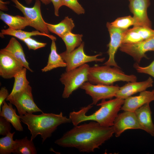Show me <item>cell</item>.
<instances>
[{
    "label": "cell",
    "instance_id": "6da1fadb",
    "mask_svg": "<svg viewBox=\"0 0 154 154\" xmlns=\"http://www.w3.org/2000/svg\"><path fill=\"white\" fill-rule=\"evenodd\" d=\"M114 133L113 126H103L93 121L74 126L55 143L63 147H74L80 152L90 153L99 148Z\"/></svg>",
    "mask_w": 154,
    "mask_h": 154
},
{
    "label": "cell",
    "instance_id": "7a4b0ae2",
    "mask_svg": "<svg viewBox=\"0 0 154 154\" xmlns=\"http://www.w3.org/2000/svg\"><path fill=\"white\" fill-rule=\"evenodd\" d=\"M124 100L117 98L107 101L102 100L97 104L100 106V108L93 114L88 116L86 115L93 106L91 104L81 108L78 111L70 112L69 118L74 126L77 125L82 122L90 120L96 121L103 126L112 127L119 112L121 110Z\"/></svg>",
    "mask_w": 154,
    "mask_h": 154
},
{
    "label": "cell",
    "instance_id": "3957f363",
    "mask_svg": "<svg viewBox=\"0 0 154 154\" xmlns=\"http://www.w3.org/2000/svg\"><path fill=\"white\" fill-rule=\"evenodd\" d=\"M21 120L28 126L31 134V140L33 141L40 135L43 143L49 137L60 125L71 122L69 118L64 116L62 112L59 114L44 113L39 115L27 113L19 115Z\"/></svg>",
    "mask_w": 154,
    "mask_h": 154
},
{
    "label": "cell",
    "instance_id": "277c9868",
    "mask_svg": "<svg viewBox=\"0 0 154 154\" xmlns=\"http://www.w3.org/2000/svg\"><path fill=\"white\" fill-rule=\"evenodd\" d=\"M104 65L90 67L88 75V82L93 84L110 85L118 81L129 82L137 80L136 76L125 74L120 68L111 67Z\"/></svg>",
    "mask_w": 154,
    "mask_h": 154
},
{
    "label": "cell",
    "instance_id": "5b68a950",
    "mask_svg": "<svg viewBox=\"0 0 154 154\" xmlns=\"http://www.w3.org/2000/svg\"><path fill=\"white\" fill-rule=\"evenodd\" d=\"M90 66L85 64L80 66L63 73L60 80L64 87L62 96L68 98L74 91L84 82L88 81V75Z\"/></svg>",
    "mask_w": 154,
    "mask_h": 154
},
{
    "label": "cell",
    "instance_id": "8992f818",
    "mask_svg": "<svg viewBox=\"0 0 154 154\" xmlns=\"http://www.w3.org/2000/svg\"><path fill=\"white\" fill-rule=\"evenodd\" d=\"M31 86L29 85L24 89L12 95H9L6 100L16 107L19 115L42 111L35 103Z\"/></svg>",
    "mask_w": 154,
    "mask_h": 154
},
{
    "label": "cell",
    "instance_id": "52a82bcc",
    "mask_svg": "<svg viewBox=\"0 0 154 154\" xmlns=\"http://www.w3.org/2000/svg\"><path fill=\"white\" fill-rule=\"evenodd\" d=\"M15 4V7L19 10L30 23L29 26L32 27L42 33L49 34L46 23L43 19L41 11L40 0H35L33 6L31 7L25 6L18 0H11Z\"/></svg>",
    "mask_w": 154,
    "mask_h": 154
},
{
    "label": "cell",
    "instance_id": "ba28073f",
    "mask_svg": "<svg viewBox=\"0 0 154 154\" xmlns=\"http://www.w3.org/2000/svg\"><path fill=\"white\" fill-rule=\"evenodd\" d=\"M84 43L82 42L78 48L70 52L66 51L60 54L66 64V71L76 68L80 66L90 62L95 61L102 62L105 58H99L101 55L100 53L94 56L86 54L84 51Z\"/></svg>",
    "mask_w": 154,
    "mask_h": 154
},
{
    "label": "cell",
    "instance_id": "9c48e42d",
    "mask_svg": "<svg viewBox=\"0 0 154 154\" xmlns=\"http://www.w3.org/2000/svg\"><path fill=\"white\" fill-rule=\"evenodd\" d=\"M119 87L117 85H106L93 84L88 81L84 83L80 88L85 90L86 93L92 98V105H96L100 100L111 99L116 97Z\"/></svg>",
    "mask_w": 154,
    "mask_h": 154
},
{
    "label": "cell",
    "instance_id": "30bf717a",
    "mask_svg": "<svg viewBox=\"0 0 154 154\" xmlns=\"http://www.w3.org/2000/svg\"><path fill=\"white\" fill-rule=\"evenodd\" d=\"M119 49L132 57L136 62L139 63L143 58H148L146 52L154 51V36L136 43H122Z\"/></svg>",
    "mask_w": 154,
    "mask_h": 154
},
{
    "label": "cell",
    "instance_id": "8fae6325",
    "mask_svg": "<svg viewBox=\"0 0 154 154\" xmlns=\"http://www.w3.org/2000/svg\"><path fill=\"white\" fill-rule=\"evenodd\" d=\"M129 7L133 14V27L142 26L151 28L152 24L147 14L150 0H130Z\"/></svg>",
    "mask_w": 154,
    "mask_h": 154
},
{
    "label": "cell",
    "instance_id": "7c38bea8",
    "mask_svg": "<svg viewBox=\"0 0 154 154\" xmlns=\"http://www.w3.org/2000/svg\"><path fill=\"white\" fill-rule=\"evenodd\" d=\"M106 27L110 37V40L108 45L107 53L109 57L108 60L103 64L120 68L115 61V56L118 49L122 44L123 34L127 29L114 27L108 22L107 23Z\"/></svg>",
    "mask_w": 154,
    "mask_h": 154
},
{
    "label": "cell",
    "instance_id": "4fadbf2b",
    "mask_svg": "<svg viewBox=\"0 0 154 154\" xmlns=\"http://www.w3.org/2000/svg\"><path fill=\"white\" fill-rule=\"evenodd\" d=\"M24 67L8 52L2 49L0 50V76L5 79L14 78Z\"/></svg>",
    "mask_w": 154,
    "mask_h": 154
},
{
    "label": "cell",
    "instance_id": "5bb4252c",
    "mask_svg": "<svg viewBox=\"0 0 154 154\" xmlns=\"http://www.w3.org/2000/svg\"><path fill=\"white\" fill-rule=\"evenodd\" d=\"M113 127L116 137L120 136L127 129H141L134 112L131 111H124L118 114L114 120Z\"/></svg>",
    "mask_w": 154,
    "mask_h": 154
},
{
    "label": "cell",
    "instance_id": "9a60e30c",
    "mask_svg": "<svg viewBox=\"0 0 154 154\" xmlns=\"http://www.w3.org/2000/svg\"><path fill=\"white\" fill-rule=\"evenodd\" d=\"M154 101V90H145L136 96H130L124 100L121 110L123 111L134 112L145 104Z\"/></svg>",
    "mask_w": 154,
    "mask_h": 154
},
{
    "label": "cell",
    "instance_id": "2e32d148",
    "mask_svg": "<svg viewBox=\"0 0 154 154\" xmlns=\"http://www.w3.org/2000/svg\"><path fill=\"white\" fill-rule=\"evenodd\" d=\"M153 83V80L150 77L143 81L129 82L119 87L115 97L125 99L135 94L146 90L148 88L152 87Z\"/></svg>",
    "mask_w": 154,
    "mask_h": 154
},
{
    "label": "cell",
    "instance_id": "e0dca14e",
    "mask_svg": "<svg viewBox=\"0 0 154 154\" xmlns=\"http://www.w3.org/2000/svg\"><path fill=\"white\" fill-rule=\"evenodd\" d=\"M134 112L141 130L154 137V124L152 120L149 103L145 104L136 110Z\"/></svg>",
    "mask_w": 154,
    "mask_h": 154
},
{
    "label": "cell",
    "instance_id": "ac0fdd59",
    "mask_svg": "<svg viewBox=\"0 0 154 154\" xmlns=\"http://www.w3.org/2000/svg\"><path fill=\"white\" fill-rule=\"evenodd\" d=\"M3 49L21 63L24 67L31 72H33L29 67L22 46L15 38L12 37L7 45Z\"/></svg>",
    "mask_w": 154,
    "mask_h": 154
},
{
    "label": "cell",
    "instance_id": "d6986e66",
    "mask_svg": "<svg viewBox=\"0 0 154 154\" xmlns=\"http://www.w3.org/2000/svg\"><path fill=\"white\" fill-rule=\"evenodd\" d=\"M12 104L10 102L7 104L4 101L0 111V116L4 117L11 123L17 131H22L23 128L21 123L20 117L17 114L16 110L13 108Z\"/></svg>",
    "mask_w": 154,
    "mask_h": 154
},
{
    "label": "cell",
    "instance_id": "ffe728a7",
    "mask_svg": "<svg viewBox=\"0 0 154 154\" xmlns=\"http://www.w3.org/2000/svg\"><path fill=\"white\" fill-rule=\"evenodd\" d=\"M0 18L9 27V28L14 30H22L30 25L29 21L25 17L12 15L1 11Z\"/></svg>",
    "mask_w": 154,
    "mask_h": 154
},
{
    "label": "cell",
    "instance_id": "44dd1931",
    "mask_svg": "<svg viewBox=\"0 0 154 154\" xmlns=\"http://www.w3.org/2000/svg\"><path fill=\"white\" fill-rule=\"evenodd\" d=\"M50 52L47 64L41 69L42 72H46L58 67H66V64L57 51L55 40H52Z\"/></svg>",
    "mask_w": 154,
    "mask_h": 154
},
{
    "label": "cell",
    "instance_id": "7402d4cb",
    "mask_svg": "<svg viewBox=\"0 0 154 154\" xmlns=\"http://www.w3.org/2000/svg\"><path fill=\"white\" fill-rule=\"evenodd\" d=\"M47 27L50 32L54 33L62 38L67 34L72 32L75 27L72 19L66 17L59 23L52 24L47 23Z\"/></svg>",
    "mask_w": 154,
    "mask_h": 154
},
{
    "label": "cell",
    "instance_id": "603a6c76",
    "mask_svg": "<svg viewBox=\"0 0 154 154\" xmlns=\"http://www.w3.org/2000/svg\"><path fill=\"white\" fill-rule=\"evenodd\" d=\"M1 33L3 35L13 36L22 41L25 39L31 37V36L37 35L46 36L50 38L52 40L55 41L56 40V38L55 37L50 34L42 33L37 30L31 32H27L22 31V30H16L9 28L7 29H2Z\"/></svg>",
    "mask_w": 154,
    "mask_h": 154
},
{
    "label": "cell",
    "instance_id": "cb8c5ba5",
    "mask_svg": "<svg viewBox=\"0 0 154 154\" xmlns=\"http://www.w3.org/2000/svg\"><path fill=\"white\" fill-rule=\"evenodd\" d=\"M13 153L18 154H36L37 151L33 141L29 140L27 137L21 139H16Z\"/></svg>",
    "mask_w": 154,
    "mask_h": 154
},
{
    "label": "cell",
    "instance_id": "d4e9b609",
    "mask_svg": "<svg viewBox=\"0 0 154 154\" xmlns=\"http://www.w3.org/2000/svg\"><path fill=\"white\" fill-rule=\"evenodd\" d=\"M27 69L24 67L14 76V82L13 88L9 95H12L24 89L29 85L26 77Z\"/></svg>",
    "mask_w": 154,
    "mask_h": 154
},
{
    "label": "cell",
    "instance_id": "484cf974",
    "mask_svg": "<svg viewBox=\"0 0 154 154\" xmlns=\"http://www.w3.org/2000/svg\"><path fill=\"white\" fill-rule=\"evenodd\" d=\"M82 35L74 34L70 32L65 35L62 38L66 47L68 52H70L74 50L77 47H78L82 43Z\"/></svg>",
    "mask_w": 154,
    "mask_h": 154
},
{
    "label": "cell",
    "instance_id": "4316f807",
    "mask_svg": "<svg viewBox=\"0 0 154 154\" xmlns=\"http://www.w3.org/2000/svg\"><path fill=\"white\" fill-rule=\"evenodd\" d=\"M15 132L8 133L5 137L0 139V154H10L13 153L15 141L13 139Z\"/></svg>",
    "mask_w": 154,
    "mask_h": 154
},
{
    "label": "cell",
    "instance_id": "83f0119b",
    "mask_svg": "<svg viewBox=\"0 0 154 154\" xmlns=\"http://www.w3.org/2000/svg\"><path fill=\"white\" fill-rule=\"evenodd\" d=\"M143 40L141 36L133 28L128 29L123 33L122 43H135Z\"/></svg>",
    "mask_w": 154,
    "mask_h": 154
},
{
    "label": "cell",
    "instance_id": "f1b7e54d",
    "mask_svg": "<svg viewBox=\"0 0 154 154\" xmlns=\"http://www.w3.org/2000/svg\"><path fill=\"white\" fill-rule=\"evenodd\" d=\"M134 20L130 15L117 18L110 23L112 26L121 29L126 30L131 25H133Z\"/></svg>",
    "mask_w": 154,
    "mask_h": 154
},
{
    "label": "cell",
    "instance_id": "f546056e",
    "mask_svg": "<svg viewBox=\"0 0 154 154\" xmlns=\"http://www.w3.org/2000/svg\"><path fill=\"white\" fill-rule=\"evenodd\" d=\"M63 6H66L78 15L84 14L85 10L78 0H62Z\"/></svg>",
    "mask_w": 154,
    "mask_h": 154
},
{
    "label": "cell",
    "instance_id": "4dcf8cb0",
    "mask_svg": "<svg viewBox=\"0 0 154 154\" xmlns=\"http://www.w3.org/2000/svg\"><path fill=\"white\" fill-rule=\"evenodd\" d=\"M133 29L141 36L143 40L154 36V30L151 28L145 27H133Z\"/></svg>",
    "mask_w": 154,
    "mask_h": 154
},
{
    "label": "cell",
    "instance_id": "1f68e13d",
    "mask_svg": "<svg viewBox=\"0 0 154 154\" xmlns=\"http://www.w3.org/2000/svg\"><path fill=\"white\" fill-rule=\"evenodd\" d=\"M133 67L138 72L147 74L154 78V60L145 67L140 66L137 62L134 64Z\"/></svg>",
    "mask_w": 154,
    "mask_h": 154
},
{
    "label": "cell",
    "instance_id": "d6a6232c",
    "mask_svg": "<svg viewBox=\"0 0 154 154\" xmlns=\"http://www.w3.org/2000/svg\"><path fill=\"white\" fill-rule=\"evenodd\" d=\"M26 44L29 50H34L45 47L47 44L38 42L31 38H28L22 40Z\"/></svg>",
    "mask_w": 154,
    "mask_h": 154
},
{
    "label": "cell",
    "instance_id": "836d02e7",
    "mask_svg": "<svg viewBox=\"0 0 154 154\" xmlns=\"http://www.w3.org/2000/svg\"><path fill=\"white\" fill-rule=\"evenodd\" d=\"M10 123L2 116L0 117V134L6 135L11 130Z\"/></svg>",
    "mask_w": 154,
    "mask_h": 154
},
{
    "label": "cell",
    "instance_id": "e575fe53",
    "mask_svg": "<svg viewBox=\"0 0 154 154\" xmlns=\"http://www.w3.org/2000/svg\"><path fill=\"white\" fill-rule=\"evenodd\" d=\"M9 95L7 89L5 87H2L0 90V111L3 102Z\"/></svg>",
    "mask_w": 154,
    "mask_h": 154
},
{
    "label": "cell",
    "instance_id": "d590c367",
    "mask_svg": "<svg viewBox=\"0 0 154 154\" xmlns=\"http://www.w3.org/2000/svg\"><path fill=\"white\" fill-rule=\"evenodd\" d=\"M52 2L54 8L55 15L56 16H58L59 10L60 8L63 6L62 0H50Z\"/></svg>",
    "mask_w": 154,
    "mask_h": 154
},
{
    "label": "cell",
    "instance_id": "8d00e7d4",
    "mask_svg": "<svg viewBox=\"0 0 154 154\" xmlns=\"http://www.w3.org/2000/svg\"><path fill=\"white\" fill-rule=\"evenodd\" d=\"M9 2H4L2 0H0V9L1 10L7 11L8 9L6 5L9 3Z\"/></svg>",
    "mask_w": 154,
    "mask_h": 154
},
{
    "label": "cell",
    "instance_id": "74e56055",
    "mask_svg": "<svg viewBox=\"0 0 154 154\" xmlns=\"http://www.w3.org/2000/svg\"><path fill=\"white\" fill-rule=\"evenodd\" d=\"M42 3L45 5H47L50 3L51 1L50 0H40ZM33 0H25V2L27 4H30Z\"/></svg>",
    "mask_w": 154,
    "mask_h": 154
},
{
    "label": "cell",
    "instance_id": "f35d334b",
    "mask_svg": "<svg viewBox=\"0 0 154 154\" xmlns=\"http://www.w3.org/2000/svg\"><path fill=\"white\" fill-rule=\"evenodd\" d=\"M129 1H130V0H129Z\"/></svg>",
    "mask_w": 154,
    "mask_h": 154
}]
</instances>
